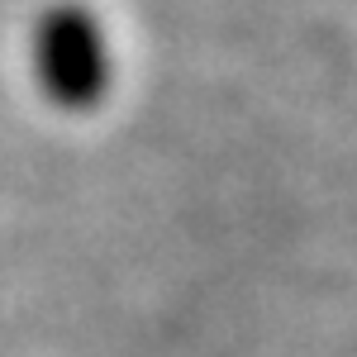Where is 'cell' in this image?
<instances>
[{
  "label": "cell",
  "mask_w": 357,
  "mask_h": 357,
  "mask_svg": "<svg viewBox=\"0 0 357 357\" xmlns=\"http://www.w3.org/2000/svg\"><path fill=\"white\" fill-rule=\"evenodd\" d=\"M33 77L62 110H91L105 100L114 57L105 24L86 5H53L33 29Z\"/></svg>",
  "instance_id": "6da1fadb"
}]
</instances>
